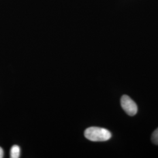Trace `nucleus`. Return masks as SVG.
<instances>
[{
    "instance_id": "1",
    "label": "nucleus",
    "mask_w": 158,
    "mask_h": 158,
    "mask_svg": "<svg viewBox=\"0 0 158 158\" xmlns=\"http://www.w3.org/2000/svg\"><path fill=\"white\" fill-rule=\"evenodd\" d=\"M85 136L87 139L91 141H106L111 138V134L105 128L92 127L85 130Z\"/></svg>"
},
{
    "instance_id": "2",
    "label": "nucleus",
    "mask_w": 158,
    "mask_h": 158,
    "mask_svg": "<svg viewBox=\"0 0 158 158\" xmlns=\"http://www.w3.org/2000/svg\"><path fill=\"white\" fill-rule=\"evenodd\" d=\"M121 107L128 115L130 116L135 115L138 111V107L129 96L124 95L121 99Z\"/></svg>"
},
{
    "instance_id": "3",
    "label": "nucleus",
    "mask_w": 158,
    "mask_h": 158,
    "mask_svg": "<svg viewBox=\"0 0 158 158\" xmlns=\"http://www.w3.org/2000/svg\"><path fill=\"white\" fill-rule=\"evenodd\" d=\"M11 158H18L20 155V148L18 145H14L12 147L10 152Z\"/></svg>"
},
{
    "instance_id": "4",
    "label": "nucleus",
    "mask_w": 158,
    "mask_h": 158,
    "mask_svg": "<svg viewBox=\"0 0 158 158\" xmlns=\"http://www.w3.org/2000/svg\"><path fill=\"white\" fill-rule=\"evenodd\" d=\"M151 139L154 144L158 145V128L153 131L152 134Z\"/></svg>"
},
{
    "instance_id": "5",
    "label": "nucleus",
    "mask_w": 158,
    "mask_h": 158,
    "mask_svg": "<svg viewBox=\"0 0 158 158\" xmlns=\"http://www.w3.org/2000/svg\"><path fill=\"white\" fill-rule=\"evenodd\" d=\"M4 157V152L2 149L0 147V158H2Z\"/></svg>"
}]
</instances>
